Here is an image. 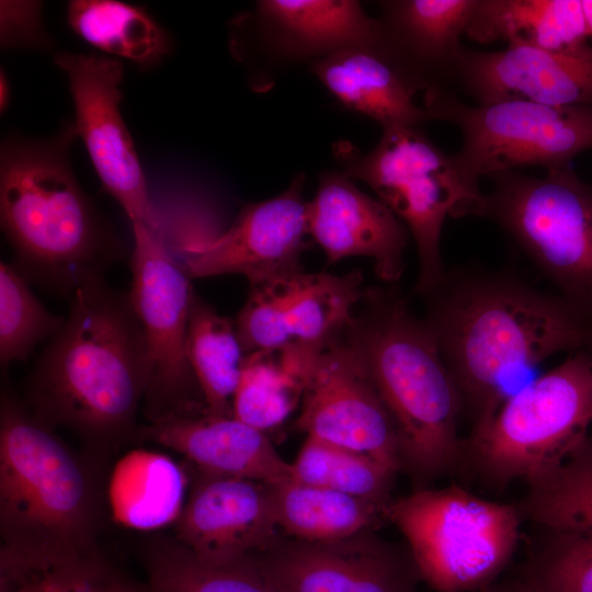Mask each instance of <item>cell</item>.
Listing matches in <instances>:
<instances>
[{
  "label": "cell",
  "instance_id": "cell-30",
  "mask_svg": "<svg viewBox=\"0 0 592 592\" xmlns=\"http://www.w3.org/2000/svg\"><path fill=\"white\" fill-rule=\"evenodd\" d=\"M526 485L516 503L523 521L592 537V434L555 469Z\"/></svg>",
  "mask_w": 592,
  "mask_h": 592
},
{
  "label": "cell",
  "instance_id": "cell-8",
  "mask_svg": "<svg viewBox=\"0 0 592 592\" xmlns=\"http://www.w3.org/2000/svg\"><path fill=\"white\" fill-rule=\"evenodd\" d=\"M385 516L403 535L421 581L434 592H471L501 579L523 521L516 504L455 483L392 499Z\"/></svg>",
  "mask_w": 592,
  "mask_h": 592
},
{
  "label": "cell",
  "instance_id": "cell-28",
  "mask_svg": "<svg viewBox=\"0 0 592 592\" xmlns=\"http://www.w3.org/2000/svg\"><path fill=\"white\" fill-rule=\"evenodd\" d=\"M66 20L72 32L103 55L124 58L143 70L162 64L173 39L144 5L119 0H70Z\"/></svg>",
  "mask_w": 592,
  "mask_h": 592
},
{
  "label": "cell",
  "instance_id": "cell-35",
  "mask_svg": "<svg viewBox=\"0 0 592 592\" xmlns=\"http://www.w3.org/2000/svg\"><path fill=\"white\" fill-rule=\"evenodd\" d=\"M540 534L519 572L534 592H592V537L546 528Z\"/></svg>",
  "mask_w": 592,
  "mask_h": 592
},
{
  "label": "cell",
  "instance_id": "cell-34",
  "mask_svg": "<svg viewBox=\"0 0 592 592\" xmlns=\"http://www.w3.org/2000/svg\"><path fill=\"white\" fill-rule=\"evenodd\" d=\"M65 319L49 312L29 282L7 262L0 263V362L24 361L44 339H52Z\"/></svg>",
  "mask_w": 592,
  "mask_h": 592
},
{
  "label": "cell",
  "instance_id": "cell-13",
  "mask_svg": "<svg viewBox=\"0 0 592 592\" xmlns=\"http://www.w3.org/2000/svg\"><path fill=\"white\" fill-rule=\"evenodd\" d=\"M249 557L276 592H420L422 583L408 548L375 531L332 542L278 533Z\"/></svg>",
  "mask_w": 592,
  "mask_h": 592
},
{
  "label": "cell",
  "instance_id": "cell-3",
  "mask_svg": "<svg viewBox=\"0 0 592 592\" xmlns=\"http://www.w3.org/2000/svg\"><path fill=\"white\" fill-rule=\"evenodd\" d=\"M76 138L73 122H66L52 136L12 133L0 146V223L11 264L29 283L69 300L127 253L75 175Z\"/></svg>",
  "mask_w": 592,
  "mask_h": 592
},
{
  "label": "cell",
  "instance_id": "cell-32",
  "mask_svg": "<svg viewBox=\"0 0 592 592\" xmlns=\"http://www.w3.org/2000/svg\"><path fill=\"white\" fill-rule=\"evenodd\" d=\"M144 565L147 592H276L249 556L226 565H209L177 539L151 545Z\"/></svg>",
  "mask_w": 592,
  "mask_h": 592
},
{
  "label": "cell",
  "instance_id": "cell-10",
  "mask_svg": "<svg viewBox=\"0 0 592 592\" xmlns=\"http://www.w3.org/2000/svg\"><path fill=\"white\" fill-rule=\"evenodd\" d=\"M433 121L456 125L463 136L453 153L464 177L478 185L480 177L540 166L546 171L570 167L592 149V107L550 106L527 101L469 105L451 90L424 93Z\"/></svg>",
  "mask_w": 592,
  "mask_h": 592
},
{
  "label": "cell",
  "instance_id": "cell-40",
  "mask_svg": "<svg viewBox=\"0 0 592 592\" xmlns=\"http://www.w3.org/2000/svg\"><path fill=\"white\" fill-rule=\"evenodd\" d=\"M589 38H592V0H581Z\"/></svg>",
  "mask_w": 592,
  "mask_h": 592
},
{
  "label": "cell",
  "instance_id": "cell-20",
  "mask_svg": "<svg viewBox=\"0 0 592 592\" xmlns=\"http://www.w3.org/2000/svg\"><path fill=\"white\" fill-rule=\"evenodd\" d=\"M229 33L230 39L269 42L286 58L314 60L355 46H377L379 37L377 19L352 0H261L231 22Z\"/></svg>",
  "mask_w": 592,
  "mask_h": 592
},
{
  "label": "cell",
  "instance_id": "cell-39",
  "mask_svg": "<svg viewBox=\"0 0 592 592\" xmlns=\"http://www.w3.org/2000/svg\"><path fill=\"white\" fill-rule=\"evenodd\" d=\"M11 87L7 72L0 70V112L4 113L10 104Z\"/></svg>",
  "mask_w": 592,
  "mask_h": 592
},
{
  "label": "cell",
  "instance_id": "cell-6",
  "mask_svg": "<svg viewBox=\"0 0 592 592\" xmlns=\"http://www.w3.org/2000/svg\"><path fill=\"white\" fill-rule=\"evenodd\" d=\"M592 423V354L573 352L510 396L490 423L465 439L464 465L483 483H526L560 465Z\"/></svg>",
  "mask_w": 592,
  "mask_h": 592
},
{
  "label": "cell",
  "instance_id": "cell-14",
  "mask_svg": "<svg viewBox=\"0 0 592 592\" xmlns=\"http://www.w3.org/2000/svg\"><path fill=\"white\" fill-rule=\"evenodd\" d=\"M295 425L308 436L368 454L396 471L401 470L394 423L342 334L319 353Z\"/></svg>",
  "mask_w": 592,
  "mask_h": 592
},
{
  "label": "cell",
  "instance_id": "cell-24",
  "mask_svg": "<svg viewBox=\"0 0 592 592\" xmlns=\"http://www.w3.org/2000/svg\"><path fill=\"white\" fill-rule=\"evenodd\" d=\"M0 592H147L96 546L73 550L0 548Z\"/></svg>",
  "mask_w": 592,
  "mask_h": 592
},
{
  "label": "cell",
  "instance_id": "cell-36",
  "mask_svg": "<svg viewBox=\"0 0 592 592\" xmlns=\"http://www.w3.org/2000/svg\"><path fill=\"white\" fill-rule=\"evenodd\" d=\"M287 277L251 286L234 322L244 354L294 342L286 317Z\"/></svg>",
  "mask_w": 592,
  "mask_h": 592
},
{
  "label": "cell",
  "instance_id": "cell-23",
  "mask_svg": "<svg viewBox=\"0 0 592 592\" xmlns=\"http://www.w3.org/2000/svg\"><path fill=\"white\" fill-rule=\"evenodd\" d=\"M465 34L480 44L548 50L589 43L581 0H476Z\"/></svg>",
  "mask_w": 592,
  "mask_h": 592
},
{
  "label": "cell",
  "instance_id": "cell-27",
  "mask_svg": "<svg viewBox=\"0 0 592 592\" xmlns=\"http://www.w3.org/2000/svg\"><path fill=\"white\" fill-rule=\"evenodd\" d=\"M278 532L307 542H332L376 528L386 521L375 502L293 478L269 483Z\"/></svg>",
  "mask_w": 592,
  "mask_h": 592
},
{
  "label": "cell",
  "instance_id": "cell-25",
  "mask_svg": "<svg viewBox=\"0 0 592 592\" xmlns=\"http://www.w3.org/2000/svg\"><path fill=\"white\" fill-rule=\"evenodd\" d=\"M186 476L170 456L134 449L112 469L107 502L114 521L137 531L175 524L184 508Z\"/></svg>",
  "mask_w": 592,
  "mask_h": 592
},
{
  "label": "cell",
  "instance_id": "cell-21",
  "mask_svg": "<svg viewBox=\"0 0 592 592\" xmlns=\"http://www.w3.org/2000/svg\"><path fill=\"white\" fill-rule=\"evenodd\" d=\"M147 441L173 449L212 474L275 483L293 477L264 432L231 417H169L138 430Z\"/></svg>",
  "mask_w": 592,
  "mask_h": 592
},
{
  "label": "cell",
  "instance_id": "cell-38",
  "mask_svg": "<svg viewBox=\"0 0 592 592\" xmlns=\"http://www.w3.org/2000/svg\"><path fill=\"white\" fill-rule=\"evenodd\" d=\"M471 592H534L531 585L520 576L499 579L498 581Z\"/></svg>",
  "mask_w": 592,
  "mask_h": 592
},
{
  "label": "cell",
  "instance_id": "cell-18",
  "mask_svg": "<svg viewBox=\"0 0 592 592\" xmlns=\"http://www.w3.org/2000/svg\"><path fill=\"white\" fill-rule=\"evenodd\" d=\"M308 234L329 262L361 255L373 260L377 275L397 282L403 271L407 229L379 200L365 194L342 171H326L307 203Z\"/></svg>",
  "mask_w": 592,
  "mask_h": 592
},
{
  "label": "cell",
  "instance_id": "cell-31",
  "mask_svg": "<svg viewBox=\"0 0 592 592\" xmlns=\"http://www.w3.org/2000/svg\"><path fill=\"white\" fill-rule=\"evenodd\" d=\"M366 295L356 271L344 275L300 272L287 277L286 317L293 341L328 345L345 331L356 304Z\"/></svg>",
  "mask_w": 592,
  "mask_h": 592
},
{
  "label": "cell",
  "instance_id": "cell-11",
  "mask_svg": "<svg viewBox=\"0 0 592 592\" xmlns=\"http://www.w3.org/2000/svg\"><path fill=\"white\" fill-rule=\"evenodd\" d=\"M132 225L129 296L144 330L148 353L145 413L150 422L203 414L195 401L200 388L185 349L194 296L191 277L168 250L160 229L143 223Z\"/></svg>",
  "mask_w": 592,
  "mask_h": 592
},
{
  "label": "cell",
  "instance_id": "cell-4",
  "mask_svg": "<svg viewBox=\"0 0 592 592\" xmlns=\"http://www.w3.org/2000/svg\"><path fill=\"white\" fill-rule=\"evenodd\" d=\"M367 297V308L343 335L394 423L401 470L418 489L428 488L463 469V399L426 321L391 294Z\"/></svg>",
  "mask_w": 592,
  "mask_h": 592
},
{
  "label": "cell",
  "instance_id": "cell-2",
  "mask_svg": "<svg viewBox=\"0 0 592 592\" xmlns=\"http://www.w3.org/2000/svg\"><path fill=\"white\" fill-rule=\"evenodd\" d=\"M62 328L49 339L27 383L26 405L91 448L107 449L135 431L148 380V353L129 293L104 277L77 289Z\"/></svg>",
  "mask_w": 592,
  "mask_h": 592
},
{
  "label": "cell",
  "instance_id": "cell-16",
  "mask_svg": "<svg viewBox=\"0 0 592 592\" xmlns=\"http://www.w3.org/2000/svg\"><path fill=\"white\" fill-rule=\"evenodd\" d=\"M455 84L479 105L527 101L592 107V44L568 50L506 46L487 52L464 47Z\"/></svg>",
  "mask_w": 592,
  "mask_h": 592
},
{
  "label": "cell",
  "instance_id": "cell-5",
  "mask_svg": "<svg viewBox=\"0 0 592 592\" xmlns=\"http://www.w3.org/2000/svg\"><path fill=\"white\" fill-rule=\"evenodd\" d=\"M98 494L84 464L4 387L0 408L1 545L22 550L95 546Z\"/></svg>",
  "mask_w": 592,
  "mask_h": 592
},
{
  "label": "cell",
  "instance_id": "cell-17",
  "mask_svg": "<svg viewBox=\"0 0 592 592\" xmlns=\"http://www.w3.org/2000/svg\"><path fill=\"white\" fill-rule=\"evenodd\" d=\"M175 539L201 561L226 565L264 548L280 533L269 483L195 467Z\"/></svg>",
  "mask_w": 592,
  "mask_h": 592
},
{
  "label": "cell",
  "instance_id": "cell-26",
  "mask_svg": "<svg viewBox=\"0 0 592 592\" xmlns=\"http://www.w3.org/2000/svg\"><path fill=\"white\" fill-rule=\"evenodd\" d=\"M323 348L291 342L246 354L232 399V415L262 432L280 425L301 401Z\"/></svg>",
  "mask_w": 592,
  "mask_h": 592
},
{
  "label": "cell",
  "instance_id": "cell-37",
  "mask_svg": "<svg viewBox=\"0 0 592 592\" xmlns=\"http://www.w3.org/2000/svg\"><path fill=\"white\" fill-rule=\"evenodd\" d=\"M41 1H0V45L3 50L49 52L55 42L43 20Z\"/></svg>",
  "mask_w": 592,
  "mask_h": 592
},
{
  "label": "cell",
  "instance_id": "cell-22",
  "mask_svg": "<svg viewBox=\"0 0 592 592\" xmlns=\"http://www.w3.org/2000/svg\"><path fill=\"white\" fill-rule=\"evenodd\" d=\"M312 72L346 109L389 127H420L433 121L414 102L417 89L375 46L346 48L311 62Z\"/></svg>",
  "mask_w": 592,
  "mask_h": 592
},
{
  "label": "cell",
  "instance_id": "cell-15",
  "mask_svg": "<svg viewBox=\"0 0 592 592\" xmlns=\"http://www.w3.org/2000/svg\"><path fill=\"white\" fill-rule=\"evenodd\" d=\"M305 177L272 198L243 207L223 234L189 249L187 275L208 277L241 274L258 285L300 273V254L308 234Z\"/></svg>",
  "mask_w": 592,
  "mask_h": 592
},
{
  "label": "cell",
  "instance_id": "cell-12",
  "mask_svg": "<svg viewBox=\"0 0 592 592\" xmlns=\"http://www.w3.org/2000/svg\"><path fill=\"white\" fill-rule=\"evenodd\" d=\"M75 107L73 125L103 189L123 207L132 224L159 229L146 178L121 112L124 65L96 53L58 52Z\"/></svg>",
  "mask_w": 592,
  "mask_h": 592
},
{
  "label": "cell",
  "instance_id": "cell-1",
  "mask_svg": "<svg viewBox=\"0 0 592 592\" xmlns=\"http://www.w3.org/2000/svg\"><path fill=\"white\" fill-rule=\"evenodd\" d=\"M429 320L442 356L480 433L516 383L550 356L592 345V318L560 295L491 273L444 277Z\"/></svg>",
  "mask_w": 592,
  "mask_h": 592
},
{
  "label": "cell",
  "instance_id": "cell-29",
  "mask_svg": "<svg viewBox=\"0 0 592 592\" xmlns=\"http://www.w3.org/2000/svg\"><path fill=\"white\" fill-rule=\"evenodd\" d=\"M185 349L205 413L231 417L232 399L246 354L234 322L219 315L195 293L190 308Z\"/></svg>",
  "mask_w": 592,
  "mask_h": 592
},
{
  "label": "cell",
  "instance_id": "cell-9",
  "mask_svg": "<svg viewBox=\"0 0 592 592\" xmlns=\"http://www.w3.org/2000/svg\"><path fill=\"white\" fill-rule=\"evenodd\" d=\"M490 179L479 216L502 228L560 296L592 318V182L571 167L543 178L514 170Z\"/></svg>",
  "mask_w": 592,
  "mask_h": 592
},
{
  "label": "cell",
  "instance_id": "cell-33",
  "mask_svg": "<svg viewBox=\"0 0 592 592\" xmlns=\"http://www.w3.org/2000/svg\"><path fill=\"white\" fill-rule=\"evenodd\" d=\"M293 479L366 499L383 506L398 471L368 454L308 436L292 464Z\"/></svg>",
  "mask_w": 592,
  "mask_h": 592
},
{
  "label": "cell",
  "instance_id": "cell-7",
  "mask_svg": "<svg viewBox=\"0 0 592 592\" xmlns=\"http://www.w3.org/2000/svg\"><path fill=\"white\" fill-rule=\"evenodd\" d=\"M342 172L367 184L409 229L418 253L417 289L431 294L444 277L441 235L448 217L479 216L483 195L420 127L383 129L362 152L348 141L334 146Z\"/></svg>",
  "mask_w": 592,
  "mask_h": 592
},
{
  "label": "cell",
  "instance_id": "cell-19",
  "mask_svg": "<svg viewBox=\"0 0 592 592\" xmlns=\"http://www.w3.org/2000/svg\"><path fill=\"white\" fill-rule=\"evenodd\" d=\"M476 0L380 1L376 48L417 89L455 84L460 37Z\"/></svg>",
  "mask_w": 592,
  "mask_h": 592
}]
</instances>
